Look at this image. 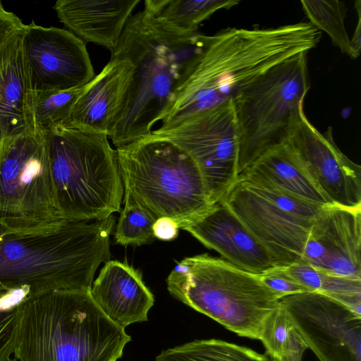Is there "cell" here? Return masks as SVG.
<instances>
[{"mask_svg":"<svg viewBox=\"0 0 361 361\" xmlns=\"http://www.w3.org/2000/svg\"><path fill=\"white\" fill-rule=\"evenodd\" d=\"M248 169L299 199L321 206L333 204L283 143L267 152Z\"/></svg>","mask_w":361,"mask_h":361,"instance_id":"44dd1931","label":"cell"},{"mask_svg":"<svg viewBox=\"0 0 361 361\" xmlns=\"http://www.w3.org/2000/svg\"><path fill=\"white\" fill-rule=\"evenodd\" d=\"M39 135L63 220H103L121 210L124 187L116 150L106 135L63 125Z\"/></svg>","mask_w":361,"mask_h":361,"instance_id":"5b68a950","label":"cell"},{"mask_svg":"<svg viewBox=\"0 0 361 361\" xmlns=\"http://www.w3.org/2000/svg\"><path fill=\"white\" fill-rule=\"evenodd\" d=\"M116 150L124 193L155 219L180 228L212 205L197 166L173 142L151 133Z\"/></svg>","mask_w":361,"mask_h":361,"instance_id":"52a82bcc","label":"cell"},{"mask_svg":"<svg viewBox=\"0 0 361 361\" xmlns=\"http://www.w3.org/2000/svg\"><path fill=\"white\" fill-rule=\"evenodd\" d=\"M152 133L185 151L197 166L211 203L236 183L239 132L232 99L165 130Z\"/></svg>","mask_w":361,"mask_h":361,"instance_id":"30bf717a","label":"cell"},{"mask_svg":"<svg viewBox=\"0 0 361 361\" xmlns=\"http://www.w3.org/2000/svg\"><path fill=\"white\" fill-rule=\"evenodd\" d=\"M307 54L273 67L232 99L239 132L238 174L283 143L292 114L310 88Z\"/></svg>","mask_w":361,"mask_h":361,"instance_id":"ba28073f","label":"cell"},{"mask_svg":"<svg viewBox=\"0 0 361 361\" xmlns=\"http://www.w3.org/2000/svg\"><path fill=\"white\" fill-rule=\"evenodd\" d=\"M1 142H2V140L0 138V148H1Z\"/></svg>","mask_w":361,"mask_h":361,"instance_id":"8d00e7d4","label":"cell"},{"mask_svg":"<svg viewBox=\"0 0 361 361\" xmlns=\"http://www.w3.org/2000/svg\"><path fill=\"white\" fill-rule=\"evenodd\" d=\"M179 226L176 221L169 217L156 219L153 225L154 238L161 240H172L178 235Z\"/></svg>","mask_w":361,"mask_h":361,"instance_id":"d6a6232c","label":"cell"},{"mask_svg":"<svg viewBox=\"0 0 361 361\" xmlns=\"http://www.w3.org/2000/svg\"><path fill=\"white\" fill-rule=\"evenodd\" d=\"M271 359H272V361H278V360H276L275 359H273V358H271Z\"/></svg>","mask_w":361,"mask_h":361,"instance_id":"74e56055","label":"cell"},{"mask_svg":"<svg viewBox=\"0 0 361 361\" xmlns=\"http://www.w3.org/2000/svg\"><path fill=\"white\" fill-rule=\"evenodd\" d=\"M90 290H56L18 307L17 361H116L131 341L93 300Z\"/></svg>","mask_w":361,"mask_h":361,"instance_id":"277c9868","label":"cell"},{"mask_svg":"<svg viewBox=\"0 0 361 361\" xmlns=\"http://www.w3.org/2000/svg\"><path fill=\"white\" fill-rule=\"evenodd\" d=\"M133 73L129 61L111 58L82 87L63 126L109 136L125 102Z\"/></svg>","mask_w":361,"mask_h":361,"instance_id":"e0dca14e","label":"cell"},{"mask_svg":"<svg viewBox=\"0 0 361 361\" xmlns=\"http://www.w3.org/2000/svg\"><path fill=\"white\" fill-rule=\"evenodd\" d=\"M23 25L21 20L13 13L6 11L0 1V47Z\"/></svg>","mask_w":361,"mask_h":361,"instance_id":"1f68e13d","label":"cell"},{"mask_svg":"<svg viewBox=\"0 0 361 361\" xmlns=\"http://www.w3.org/2000/svg\"><path fill=\"white\" fill-rule=\"evenodd\" d=\"M166 284L179 301L240 336L257 340L282 298L259 275L208 254L178 262Z\"/></svg>","mask_w":361,"mask_h":361,"instance_id":"8992f818","label":"cell"},{"mask_svg":"<svg viewBox=\"0 0 361 361\" xmlns=\"http://www.w3.org/2000/svg\"><path fill=\"white\" fill-rule=\"evenodd\" d=\"M361 209L321 208L310 229L301 260L325 273L361 279Z\"/></svg>","mask_w":361,"mask_h":361,"instance_id":"9a60e30c","label":"cell"},{"mask_svg":"<svg viewBox=\"0 0 361 361\" xmlns=\"http://www.w3.org/2000/svg\"><path fill=\"white\" fill-rule=\"evenodd\" d=\"M156 13L174 27L186 32L198 31L200 25L216 11L229 9L236 0H146Z\"/></svg>","mask_w":361,"mask_h":361,"instance_id":"cb8c5ba5","label":"cell"},{"mask_svg":"<svg viewBox=\"0 0 361 361\" xmlns=\"http://www.w3.org/2000/svg\"><path fill=\"white\" fill-rule=\"evenodd\" d=\"M140 0H59L53 8L68 31L112 51Z\"/></svg>","mask_w":361,"mask_h":361,"instance_id":"ffe728a7","label":"cell"},{"mask_svg":"<svg viewBox=\"0 0 361 361\" xmlns=\"http://www.w3.org/2000/svg\"><path fill=\"white\" fill-rule=\"evenodd\" d=\"M355 7L357 13V24L350 39L351 54L350 56L353 59H357L359 56L361 49L360 1L355 2Z\"/></svg>","mask_w":361,"mask_h":361,"instance_id":"836d02e7","label":"cell"},{"mask_svg":"<svg viewBox=\"0 0 361 361\" xmlns=\"http://www.w3.org/2000/svg\"><path fill=\"white\" fill-rule=\"evenodd\" d=\"M283 144L333 204L361 209V167L334 141L331 128L321 133L307 118L303 105L290 119Z\"/></svg>","mask_w":361,"mask_h":361,"instance_id":"8fae6325","label":"cell"},{"mask_svg":"<svg viewBox=\"0 0 361 361\" xmlns=\"http://www.w3.org/2000/svg\"><path fill=\"white\" fill-rule=\"evenodd\" d=\"M310 23L326 32L333 44L350 56V39L345 27L346 7L339 1L303 0L300 1Z\"/></svg>","mask_w":361,"mask_h":361,"instance_id":"d4e9b609","label":"cell"},{"mask_svg":"<svg viewBox=\"0 0 361 361\" xmlns=\"http://www.w3.org/2000/svg\"><path fill=\"white\" fill-rule=\"evenodd\" d=\"M207 37L174 27L145 2L142 11L131 15L111 51V58L126 59L133 66L125 102L108 136L116 147L152 133Z\"/></svg>","mask_w":361,"mask_h":361,"instance_id":"7a4b0ae2","label":"cell"},{"mask_svg":"<svg viewBox=\"0 0 361 361\" xmlns=\"http://www.w3.org/2000/svg\"><path fill=\"white\" fill-rule=\"evenodd\" d=\"M180 228L247 271L259 275L275 267L265 247L223 200Z\"/></svg>","mask_w":361,"mask_h":361,"instance_id":"2e32d148","label":"cell"},{"mask_svg":"<svg viewBox=\"0 0 361 361\" xmlns=\"http://www.w3.org/2000/svg\"><path fill=\"white\" fill-rule=\"evenodd\" d=\"M155 361H272V359L235 343L219 339H202L162 350Z\"/></svg>","mask_w":361,"mask_h":361,"instance_id":"603a6c76","label":"cell"},{"mask_svg":"<svg viewBox=\"0 0 361 361\" xmlns=\"http://www.w3.org/2000/svg\"><path fill=\"white\" fill-rule=\"evenodd\" d=\"M238 179L281 209L302 219L313 220L324 207L302 200L285 192L251 169L240 174Z\"/></svg>","mask_w":361,"mask_h":361,"instance_id":"4316f807","label":"cell"},{"mask_svg":"<svg viewBox=\"0 0 361 361\" xmlns=\"http://www.w3.org/2000/svg\"><path fill=\"white\" fill-rule=\"evenodd\" d=\"M90 292L102 312L123 329L147 321L154 302L141 273L127 262L117 260L105 262Z\"/></svg>","mask_w":361,"mask_h":361,"instance_id":"ac0fdd59","label":"cell"},{"mask_svg":"<svg viewBox=\"0 0 361 361\" xmlns=\"http://www.w3.org/2000/svg\"><path fill=\"white\" fill-rule=\"evenodd\" d=\"M62 220L42 135L26 133L4 139L0 148V226L6 231H27Z\"/></svg>","mask_w":361,"mask_h":361,"instance_id":"9c48e42d","label":"cell"},{"mask_svg":"<svg viewBox=\"0 0 361 361\" xmlns=\"http://www.w3.org/2000/svg\"><path fill=\"white\" fill-rule=\"evenodd\" d=\"M23 28L0 47V138L2 140L35 133L33 92L23 51Z\"/></svg>","mask_w":361,"mask_h":361,"instance_id":"d6986e66","label":"cell"},{"mask_svg":"<svg viewBox=\"0 0 361 361\" xmlns=\"http://www.w3.org/2000/svg\"><path fill=\"white\" fill-rule=\"evenodd\" d=\"M221 200L265 247L275 267L301 260L314 219L281 209L238 178Z\"/></svg>","mask_w":361,"mask_h":361,"instance_id":"5bb4252c","label":"cell"},{"mask_svg":"<svg viewBox=\"0 0 361 361\" xmlns=\"http://www.w3.org/2000/svg\"><path fill=\"white\" fill-rule=\"evenodd\" d=\"M123 200L114 233L115 242L123 246L149 243L154 238L153 225L157 219L128 194L124 193Z\"/></svg>","mask_w":361,"mask_h":361,"instance_id":"83f0119b","label":"cell"},{"mask_svg":"<svg viewBox=\"0 0 361 361\" xmlns=\"http://www.w3.org/2000/svg\"><path fill=\"white\" fill-rule=\"evenodd\" d=\"M22 46L33 92L81 88L95 76L86 44L66 29L24 24Z\"/></svg>","mask_w":361,"mask_h":361,"instance_id":"4fadbf2b","label":"cell"},{"mask_svg":"<svg viewBox=\"0 0 361 361\" xmlns=\"http://www.w3.org/2000/svg\"><path fill=\"white\" fill-rule=\"evenodd\" d=\"M296 332L293 319L280 302L265 320L258 340L271 358L279 360Z\"/></svg>","mask_w":361,"mask_h":361,"instance_id":"f546056e","label":"cell"},{"mask_svg":"<svg viewBox=\"0 0 361 361\" xmlns=\"http://www.w3.org/2000/svg\"><path fill=\"white\" fill-rule=\"evenodd\" d=\"M30 298L23 289H11L0 285V361L13 355L20 304Z\"/></svg>","mask_w":361,"mask_h":361,"instance_id":"f1b7e54d","label":"cell"},{"mask_svg":"<svg viewBox=\"0 0 361 361\" xmlns=\"http://www.w3.org/2000/svg\"><path fill=\"white\" fill-rule=\"evenodd\" d=\"M262 282L282 297L310 291L288 275L281 267H275L259 275Z\"/></svg>","mask_w":361,"mask_h":361,"instance_id":"4dcf8cb0","label":"cell"},{"mask_svg":"<svg viewBox=\"0 0 361 361\" xmlns=\"http://www.w3.org/2000/svg\"><path fill=\"white\" fill-rule=\"evenodd\" d=\"M82 88L66 91L34 92L32 97L34 133L42 134L57 126L63 125Z\"/></svg>","mask_w":361,"mask_h":361,"instance_id":"484cf974","label":"cell"},{"mask_svg":"<svg viewBox=\"0 0 361 361\" xmlns=\"http://www.w3.org/2000/svg\"><path fill=\"white\" fill-rule=\"evenodd\" d=\"M111 215L103 220H62L46 228L4 231L0 236V285L30 298L56 290H90L110 259Z\"/></svg>","mask_w":361,"mask_h":361,"instance_id":"3957f363","label":"cell"},{"mask_svg":"<svg viewBox=\"0 0 361 361\" xmlns=\"http://www.w3.org/2000/svg\"><path fill=\"white\" fill-rule=\"evenodd\" d=\"M321 32L310 23L271 28H228L207 37L186 71L159 130L231 100L273 67L314 49Z\"/></svg>","mask_w":361,"mask_h":361,"instance_id":"6da1fadb","label":"cell"},{"mask_svg":"<svg viewBox=\"0 0 361 361\" xmlns=\"http://www.w3.org/2000/svg\"><path fill=\"white\" fill-rule=\"evenodd\" d=\"M284 271L310 291L328 295L361 314V279L334 276L300 260Z\"/></svg>","mask_w":361,"mask_h":361,"instance_id":"7402d4cb","label":"cell"},{"mask_svg":"<svg viewBox=\"0 0 361 361\" xmlns=\"http://www.w3.org/2000/svg\"><path fill=\"white\" fill-rule=\"evenodd\" d=\"M4 231H6V230H5L4 228H3L0 226V236H1V233H2Z\"/></svg>","mask_w":361,"mask_h":361,"instance_id":"e575fe53","label":"cell"},{"mask_svg":"<svg viewBox=\"0 0 361 361\" xmlns=\"http://www.w3.org/2000/svg\"><path fill=\"white\" fill-rule=\"evenodd\" d=\"M319 361H361V314L314 291L280 300Z\"/></svg>","mask_w":361,"mask_h":361,"instance_id":"7c38bea8","label":"cell"},{"mask_svg":"<svg viewBox=\"0 0 361 361\" xmlns=\"http://www.w3.org/2000/svg\"><path fill=\"white\" fill-rule=\"evenodd\" d=\"M8 361H17V360L14 357H11Z\"/></svg>","mask_w":361,"mask_h":361,"instance_id":"d590c367","label":"cell"}]
</instances>
